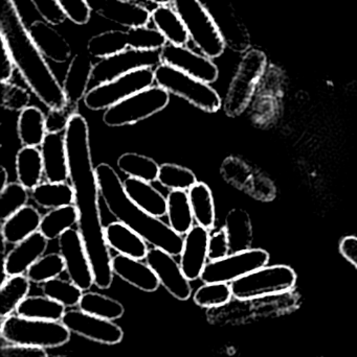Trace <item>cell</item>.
<instances>
[{
	"mask_svg": "<svg viewBox=\"0 0 357 357\" xmlns=\"http://www.w3.org/2000/svg\"><path fill=\"white\" fill-rule=\"evenodd\" d=\"M64 136L68 155L69 180L75 190V204L79 212L78 230L89 258L94 285L100 289H108L115 276L112 257L101 220L100 187L92 165L89 127L86 119L79 113L71 115Z\"/></svg>",
	"mask_w": 357,
	"mask_h": 357,
	"instance_id": "obj_1",
	"label": "cell"
},
{
	"mask_svg": "<svg viewBox=\"0 0 357 357\" xmlns=\"http://www.w3.org/2000/svg\"><path fill=\"white\" fill-rule=\"evenodd\" d=\"M0 36L15 67L40 102L48 109L65 108L63 87L29 35L14 0H0Z\"/></svg>",
	"mask_w": 357,
	"mask_h": 357,
	"instance_id": "obj_2",
	"label": "cell"
},
{
	"mask_svg": "<svg viewBox=\"0 0 357 357\" xmlns=\"http://www.w3.org/2000/svg\"><path fill=\"white\" fill-rule=\"evenodd\" d=\"M96 173L101 197L117 222L129 227L153 248L163 250L173 256L182 254V235L133 203L124 190L123 182L111 165L101 163L96 167Z\"/></svg>",
	"mask_w": 357,
	"mask_h": 357,
	"instance_id": "obj_3",
	"label": "cell"
},
{
	"mask_svg": "<svg viewBox=\"0 0 357 357\" xmlns=\"http://www.w3.org/2000/svg\"><path fill=\"white\" fill-rule=\"evenodd\" d=\"M0 333L2 340L8 344L43 349L65 345L68 343L71 335L62 322L35 320L18 314H10L2 319Z\"/></svg>",
	"mask_w": 357,
	"mask_h": 357,
	"instance_id": "obj_4",
	"label": "cell"
},
{
	"mask_svg": "<svg viewBox=\"0 0 357 357\" xmlns=\"http://www.w3.org/2000/svg\"><path fill=\"white\" fill-rule=\"evenodd\" d=\"M173 8L186 25L190 39L207 58L224 54L226 42L213 15L199 0H173Z\"/></svg>",
	"mask_w": 357,
	"mask_h": 357,
	"instance_id": "obj_5",
	"label": "cell"
},
{
	"mask_svg": "<svg viewBox=\"0 0 357 357\" xmlns=\"http://www.w3.org/2000/svg\"><path fill=\"white\" fill-rule=\"evenodd\" d=\"M155 83L169 93L184 98L203 112L216 113L222 100L210 84L199 81L169 65L159 64L154 69Z\"/></svg>",
	"mask_w": 357,
	"mask_h": 357,
	"instance_id": "obj_6",
	"label": "cell"
},
{
	"mask_svg": "<svg viewBox=\"0 0 357 357\" xmlns=\"http://www.w3.org/2000/svg\"><path fill=\"white\" fill-rule=\"evenodd\" d=\"M266 65L268 58L261 50H249L243 56L224 100V110L228 117L240 116L247 110L265 73Z\"/></svg>",
	"mask_w": 357,
	"mask_h": 357,
	"instance_id": "obj_7",
	"label": "cell"
},
{
	"mask_svg": "<svg viewBox=\"0 0 357 357\" xmlns=\"http://www.w3.org/2000/svg\"><path fill=\"white\" fill-rule=\"evenodd\" d=\"M297 274L285 264L263 266L251 274L231 283L233 297L237 300H251L268 296L282 295L295 289Z\"/></svg>",
	"mask_w": 357,
	"mask_h": 357,
	"instance_id": "obj_8",
	"label": "cell"
},
{
	"mask_svg": "<svg viewBox=\"0 0 357 357\" xmlns=\"http://www.w3.org/2000/svg\"><path fill=\"white\" fill-rule=\"evenodd\" d=\"M167 39L156 29L138 26L128 31H109L94 36L87 44V52L94 58L104 59L128 48L161 50Z\"/></svg>",
	"mask_w": 357,
	"mask_h": 357,
	"instance_id": "obj_9",
	"label": "cell"
},
{
	"mask_svg": "<svg viewBox=\"0 0 357 357\" xmlns=\"http://www.w3.org/2000/svg\"><path fill=\"white\" fill-rule=\"evenodd\" d=\"M169 102V92L159 86H152L107 109L103 121L111 128L134 125L161 112Z\"/></svg>",
	"mask_w": 357,
	"mask_h": 357,
	"instance_id": "obj_10",
	"label": "cell"
},
{
	"mask_svg": "<svg viewBox=\"0 0 357 357\" xmlns=\"http://www.w3.org/2000/svg\"><path fill=\"white\" fill-rule=\"evenodd\" d=\"M155 82L152 68H142L122 75L113 81L92 87L84 98L89 110H107L133 94L152 87Z\"/></svg>",
	"mask_w": 357,
	"mask_h": 357,
	"instance_id": "obj_11",
	"label": "cell"
},
{
	"mask_svg": "<svg viewBox=\"0 0 357 357\" xmlns=\"http://www.w3.org/2000/svg\"><path fill=\"white\" fill-rule=\"evenodd\" d=\"M220 175L228 184L252 199L270 203L277 197V186L272 178L240 157H226L220 167Z\"/></svg>",
	"mask_w": 357,
	"mask_h": 357,
	"instance_id": "obj_12",
	"label": "cell"
},
{
	"mask_svg": "<svg viewBox=\"0 0 357 357\" xmlns=\"http://www.w3.org/2000/svg\"><path fill=\"white\" fill-rule=\"evenodd\" d=\"M270 253L263 249L230 254L224 259L207 262L201 279L203 283H231L268 266Z\"/></svg>",
	"mask_w": 357,
	"mask_h": 357,
	"instance_id": "obj_13",
	"label": "cell"
},
{
	"mask_svg": "<svg viewBox=\"0 0 357 357\" xmlns=\"http://www.w3.org/2000/svg\"><path fill=\"white\" fill-rule=\"evenodd\" d=\"M161 64V50L128 48L124 52L101 59L94 64L92 83L94 87L113 81L122 75L142 68H153Z\"/></svg>",
	"mask_w": 357,
	"mask_h": 357,
	"instance_id": "obj_14",
	"label": "cell"
},
{
	"mask_svg": "<svg viewBox=\"0 0 357 357\" xmlns=\"http://www.w3.org/2000/svg\"><path fill=\"white\" fill-rule=\"evenodd\" d=\"M59 249L69 280L83 291L94 284V273L79 230L69 229L59 237Z\"/></svg>",
	"mask_w": 357,
	"mask_h": 357,
	"instance_id": "obj_15",
	"label": "cell"
},
{
	"mask_svg": "<svg viewBox=\"0 0 357 357\" xmlns=\"http://www.w3.org/2000/svg\"><path fill=\"white\" fill-rule=\"evenodd\" d=\"M71 333L104 345H117L124 337V331L113 321L105 320L81 310H67L61 320Z\"/></svg>",
	"mask_w": 357,
	"mask_h": 357,
	"instance_id": "obj_16",
	"label": "cell"
},
{
	"mask_svg": "<svg viewBox=\"0 0 357 357\" xmlns=\"http://www.w3.org/2000/svg\"><path fill=\"white\" fill-rule=\"evenodd\" d=\"M161 59L163 64L174 67L207 84L217 81L219 75V70L211 59L196 54L186 46L167 43L161 50Z\"/></svg>",
	"mask_w": 357,
	"mask_h": 357,
	"instance_id": "obj_17",
	"label": "cell"
},
{
	"mask_svg": "<svg viewBox=\"0 0 357 357\" xmlns=\"http://www.w3.org/2000/svg\"><path fill=\"white\" fill-rule=\"evenodd\" d=\"M146 262L156 274L161 284L180 301H187L192 295L190 280L182 272L174 256L163 250L152 248L146 256Z\"/></svg>",
	"mask_w": 357,
	"mask_h": 357,
	"instance_id": "obj_18",
	"label": "cell"
},
{
	"mask_svg": "<svg viewBox=\"0 0 357 357\" xmlns=\"http://www.w3.org/2000/svg\"><path fill=\"white\" fill-rule=\"evenodd\" d=\"M210 230L203 227L193 226L184 238L180 254V266L190 281L201 279L209 259Z\"/></svg>",
	"mask_w": 357,
	"mask_h": 357,
	"instance_id": "obj_19",
	"label": "cell"
},
{
	"mask_svg": "<svg viewBox=\"0 0 357 357\" xmlns=\"http://www.w3.org/2000/svg\"><path fill=\"white\" fill-rule=\"evenodd\" d=\"M90 8L103 18L108 19L122 26H146L151 13L145 6L126 0H87Z\"/></svg>",
	"mask_w": 357,
	"mask_h": 357,
	"instance_id": "obj_20",
	"label": "cell"
},
{
	"mask_svg": "<svg viewBox=\"0 0 357 357\" xmlns=\"http://www.w3.org/2000/svg\"><path fill=\"white\" fill-rule=\"evenodd\" d=\"M48 245V239L40 231L17 243L4 259V275L10 277L27 274L31 266L44 256Z\"/></svg>",
	"mask_w": 357,
	"mask_h": 357,
	"instance_id": "obj_21",
	"label": "cell"
},
{
	"mask_svg": "<svg viewBox=\"0 0 357 357\" xmlns=\"http://www.w3.org/2000/svg\"><path fill=\"white\" fill-rule=\"evenodd\" d=\"M94 67L89 52H81L73 56L67 69L62 85L63 91L66 96V107L75 112L79 102L87 94L88 86L92 83Z\"/></svg>",
	"mask_w": 357,
	"mask_h": 357,
	"instance_id": "obj_22",
	"label": "cell"
},
{
	"mask_svg": "<svg viewBox=\"0 0 357 357\" xmlns=\"http://www.w3.org/2000/svg\"><path fill=\"white\" fill-rule=\"evenodd\" d=\"M44 175L48 182L63 183L69 178L68 155L65 136L46 134L41 144Z\"/></svg>",
	"mask_w": 357,
	"mask_h": 357,
	"instance_id": "obj_23",
	"label": "cell"
},
{
	"mask_svg": "<svg viewBox=\"0 0 357 357\" xmlns=\"http://www.w3.org/2000/svg\"><path fill=\"white\" fill-rule=\"evenodd\" d=\"M112 271L122 280L145 293H154L161 284L148 264L122 254L112 257Z\"/></svg>",
	"mask_w": 357,
	"mask_h": 357,
	"instance_id": "obj_24",
	"label": "cell"
},
{
	"mask_svg": "<svg viewBox=\"0 0 357 357\" xmlns=\"http://www.w3.org/2000/svg\"><path fill=\"white\" fill-rule=\"evenodd\" d=\"M29 35L44 56L56 63L67 62L71 48L68 42L46 21H35L29 27Z\"/></svg>",
	"mask_w": 357,
	"mask_h": 357,
	"instance_id": "obj_25",
	"label": "cell"
},
{
	"mask_svg": "<svg viewBox=\"0 0 357 357\" xmlns=\"http://www.w3.org/2000/svg\"><path fill=\"white\" fill-rule=\"evenodd\" d=\"M105 239L110 249L136 259H146L148 245L138 233L121 222H110L104 229Z\"/></svg>",
	"mask_w": 357,
	"mask_h": 357,
	"instance_id": "obj_26",
	"label": "cell"
},
{
	"mask_svg": "<svg viewBox=\"0 0 357 357\" xmlns=\"http://www.w3.org/2000/svg\"><path fill=\"white\" fill-rule=\"evenodd\" d=\"M124 190L138 207L155 218L167 215L168 202L163 193L140 178L129 177L123 182Z\"/></svg>",
	"mask_w": 357,
	"mask_h": 357,
	"instance_id": "obj_27",
	"label": "cell"
},
{
	"mask_svg": "<svg viewBox=\"0 0 357 357\" xmlns=\"http://www.w3.org/2000/svg\"><path fill=\"white\" fill-rule=\"evenodd\" d=\"M42 216L34 206H25L4 220L1 227L2 239L6 243L17 245L38 232Z\"/></svg>",
	"mask_w": 357,
	"mask_h": 357,
	"instance_id": "obj_28",
	"label": "cell"
},
{
	"mask_svg": "<svg viewBox=\"0 0 357 357\" xmlns=\"http://www.w3.org/2000/svg\"><path fill=\"white\" fill-rule=\"evenodd\" d=\"M230 241L231 254L252 249L254 241L253 224L247 210L234 208L228 212L224 225Z\"/></svg>",
	"mask_w": 357,
	"mask_h": 357,
	"instance_id": "obj_29",
	"label": "cell"
},
{
	"mask_svg": "<svg viewBox=\"0 0 357 357\" xmlns=\"http://www.w3.org/2000/svg\"><path fill=\"white\" fill-rule=\"evenodd\" d=\"M151 19L156 29H159L168 43L184 46L188 43L190 36L186 25L180 15L169 6H159L151 12Z\"/></svg>",
	"mask_w": 357,
	"mask_h": 357,
	"instance_id": "obj_30",
	"label": "cell"
},
{
	"mask_svg": "<svg viewBox=\"0 0 357 357\" xmlns=\"http://www.w3.org/2000/svg\"><path fill=\"white\" fill-rule=\"evenodd\" d=\"M17 133L23 146H41L48 134L43 112L33 106H29L21 111L17 123Z\"/></svg>",
	"mask_w": 357,
	"mask_h": 357,
	"instance_id": "obj_31",
	"label": "cell"
},
{
	"mask_svg": "<svg viewBox=\"0 0 357 357\" xmlns=\"http://www.w3.org/2000/svg\"><path fill=\"white\" fill-rule=\"evenodd\" d=\"M16 174L18 182L29 190L41 183L44 174L41 151L31 146H23L16 156Z\"/></svg>",
	"mask_w": 357,
	"mask_h": 357,
	"instance_id": "obj_32",
	"label": "cell"
},
{
	"mask_svg": "<svg viewBox=\"0 0 357 357\" xmlns=\"http://www.w3.org/2000/svg\"><path fill=\"white\" fill-rule=\"evenodd\" d=\"M66 307L46 296H27L16 310V314L35 320L61 322Z\"/></svg>",
	"mask_w": 357,
	"mask_h": 357,
	"instance_id": "obj_33",
	"label": "cell"
},
{
	"mask_svg": "<svg viewBox=\"0 0 357 357\" xmlns=\"http://www.w3.org/2000/svg\"><path fill=\"white\" fill-rule=\"evenodd\" d=\"M31 199L44 209H57L75 204V190L66 183H40L31 190Z\"/></svg>",
	"mask_w": 357,
	"mask_h": 357,
	"instance_id": "obj_34",
	"label": "cell"
},
{
	"mask_svg": "<svg viewBox=\"0 0 357 357\" xmlns=\"http://www.w3.org/2000/svg\"><path fill=\"white\" fill-rule=\"evenodd\" d=\"M215 21L226 45L232 48L234 52H243L249 50L251 44L249 31L239 16H237L232 6L226 8V12L219 18L215 19Z\"/></svg>",
	"mask_w": 357,
	"mask_h": 357,
	"instance_id": "obj_35",
	"label": "cell"
},
{
	"mask_svg": "<svg viewBox=\"0 0 357 357\" xmlns=\"http://www.w3.org/2000/svg\"><path fill=\"white\" fill-rule=\"evenodd\" d=\"M189 199L197 225L212 230L215 226L216 211L213 193L205 183L197 182L189 189Z\"/></svg>",
	"mask_w": 357,
	"mask_h": 357,
	"instance_id": "obj_36",
	"label": "cell"
},
{
	"mask_svg": "<svg viewBox=\"0 0 357 357\" xmlns=\"http://www.w3.org/2000/svg\"><path fill=\"white\" fill-rule=\"evenodd\" d=\"M167 202L169 226L178 234H187L192 229L195 220L189 193L182 190H172L168 195Z\"/></svg>",
	"mask_w": 357,
	"mask_h": 357,
	"instance_id": "obj_37",
	"label": "cell"
},
{
	"mask_svg": "<svg viewBox=\"0 0 357 357\" xmlns=\"http://www.w3.org/2000/svg\"><path fill=\"white\" fill-rule=\"evenodd\" d=\"M31 281L24 275L6 277L0 287V317L14 314L21 302L29 296Z\"/></svg>",
	"mask_w": 357,
	"mask_h": 357,
	"instance_id": "obj_38",
	"label": "cell"
},
{
	"mask_svg": "<svg viewBox=\"0 0 357 357\" xmlns=\"http://www.w3.org/2000/svg\"><path fill=\"white\" fill-rule=\"evenodd\" d=\"M79 222V212L75 205L64 206L50 210L42 218L40 232L48 239L59 238L63 233Z\"/></svg>",
	"mask_w": 357,
	"mask_h": 357,
	"instance_id": "obj_39",
	"label": "cell"
},
{
	"mask_svg": "<svg viewBox=\"0 0 357 357\" xmlns=\"http://www.w3.org/2000/svg\"><path fill=\"white\" fill-rule=\"evenodd\" d=\"M78 307L86 314L109 321L121 319L125 314L123 304L117 300L94 291L84 293Z\"/></svg>",
	"mask_w": 357,
	"mask_h": 357,
	"instance_id": "obj_40",
	"label": "cell"
},
{
	"mask_svg": "<svg viewBox=\"0 0 357 357\" xmlns=\"http://www.w3.org/2000/svg\"><path fill=\"white\" fill-rule=\"evenodd\" d=\"M117 167L129 177L140 178L146 182L157 181L159 165L150 157L136 153H125L117 159Z\"/></svg>",
	"mask_w": 357,
	"mask_h": 357,
	"instance_id": "obj_41",
	"label": "cell"
},
{
	"mask_svg": "<svg viewBox=\"0 0 357 357\" xmlns=\"http://www.w3.org/2000/svg\"><path fill=\"white\" fill-rule=\"evenodd\" d=\"M42 293L66 308H73L79 306L84 291L71 280H63L58 277L44 282L42 284Z\"/></svg>",
	"mask_w": 357,
	"mask_h": 357,
	"instance_id": "obj_42",
	"label": "cell"
},
{
	"mask_svg": "<svg viewBox=\"0 0 357 357\" xmlns=\"http://www.w3.org/2000/svg\"><path fill=\"white\" fill-rule=\"evenodd\" d=\"M228 283H205L193 296L197 305L203 308H219L228 305L233 299Z\"/></svg>",
	"mask_w": 357,
	"mask_h": 357,
	"instance_id": "obj_43",
	"label": "cell"
},
{
	"mask_svg": "<svg viewBox=\"0 0 357 357\" xmlns=\"http://www.w3.org/2000/svg\"><path fill=\"white\" fill-rule=\"evenodd\" d=\"M157 181L171 190H189L197 181L196 175L191 169L173 163H163L159 167Z\"/></svg>",
	"mask_w": 357,
	"mask_h": 357,
	"instance_id": "obj_44",
	"label": "cell"
},
{
	"mask_svg": "<svg viewBox=\"0 0 357 357\" xmlns=\"http://www.w3.org/2000/svg\"><path fill=\"white\" fill-rule=\"evenodd\" d=\"M65 271V262L61 254L50 253L42 256L31 266L27 277L31 283L43 284L46 281L58 278Z\"/></svg>",
	"mask_w": 357,
	"mask_h": 357,
	"instance_id": "obj_45",
	"label": "cell"
},
{
	"mask_svg": "<svg viewBox=\"0 0 357 357\" xmlns=\"http://www.w3.org/2000/svg\"><path fill=\"white\" fill-rule=\"evenodd\" d=\"M29 189L19 182L8 183L0 191V220H8L13 214L27 206Z\"/></svg>",
	"mask_w": 357,
	"mask_h": 357,
	"instance_id": "obj_46",
	"label": "cell"
},
{
	"mask_svg": "<svg viewBox=\"0 0 357 357\" xmlns=\"http://www.w3.org/2000/svg\"><path fill=\"white\" fill-rule=\"evenodd\" d=\"M31 96L24 88L15 84L1 83V105L6 110L21 112L29 107Z\"/></svg>",
	"mask_w": 357,
	"mask_h": 357,
	"instance_id": "obj_47",
	"label": "cell"
},
{
	"mask_svg": "<svg viewBox=\"0 0 357 357\" xmlns=\"http://www.w3.org/2000/svg\"><path fill=\"white\" fill-rule=\"evenodd\" d=\"M62 10L75 24L83 25L89 21L92 8L87 0H58Z\"/></svg>",
	"mask_w": 357,
	"mask_h": 357,
	"instance_id": "obj_48",
	"label": "cell"
},
{
	"mask_svg": "<svg viewBox=\"0 0 357 357\" xmlns=\"http://www.w3.org/2000/svg\"><path fill=\"white\" fill-rule=\"evenodd\" d=\"M40 16L52 25L62 24L67 18L58 0H31Z\"/></svg>",
	"mask_w": 357,
	"mask_h": 357,
	"instance_id": "obj_49",
	"label": "cell"
},
{
	"mask_svg": "<svg viewBox=\"0 0 357 357\" xmlns=\"http://www.w3.org/2000/svg\"><path fill=\"white\" fill-rule=\"evenodd\" d=\"M77 112L68 107L63 109H50L45 116L46 132L48 134H59L66 131L71 115Z\"/></svg>",
	"mask_w": 357,
	"mask_h": 357,
	"instance_id": "obj_50",
	"label": "cell"
},
{
	"mask_svg": "<svg viewBox=\"0 0 357 357\" xmlns=\"http://www.w3.org/2000/svg\"><path fill=\"white\" fill-rule=\"evenodd\" d=\"M230 254V241H228V232L224 227L210 235L209 260L210 261H216V260L224 259Z\"/></svg>",
	"mask_w": 357,
	"mask_h": 357,
	"instance_id": "obj_51",
	"label": "cell"
},
{
	"mask_svg": "<svg viewBox=\"0 0 357 357\" xmlns=\"http://www.w3.org/2000/svg\"><path fill=\"white\" fill-rule=\"evenodd\" d=\"M1 357H48L43 348L8 344L1 348Z\"/></svg>",
	"mask_w": 357,
	"mask_h": 357,
	"instance_id": "obj_52",
	"label": "cell"
},
{
	"mask_svg": "<svg viewBox=\"0 0 357 357\" xmlns=\"http://www.w3.org/2000/svg\"><path fill=\"white\" fill-rule=\"evenodd\" d=\"M340 252L346 260L357 268V237L345 236L340 243Z\"/></svg>",
	"mask_w": 357,
	"mask_h": 357,
	"instance_id": "obj_53",
	"label": "cell"
},
{
	"mask_svg": "<svg viewBox=\"0 0 357 357\" xmlns=\"http://www.w3.org/2000/svg\"><path fill=\"white\" fill-rule=\"evenodd\" d=\"M15 64L8 52V48L1 42V73H0V82L8 83L12 79L14 73Z\"/></svg>",
	"mask_w": 357,
	"mask_h": 357,
	"instance_id": "obj_54",
	"label": "cell"
},
{
	"mask_svg": "<svg viewBox=\"0 0 357 357\" xmlns=\"http://www.w3.org/2000/svg\"><path fill=\"white\" fill-rule=\"evenodd\" d=\"M8 184V171L6 167H0V191Z\"/></svg>",
	"mask_w": 357,
	"mask_h": 357,
	"instance_id": "obj_55",
	"label": "cell"
},
{
	"mask_svg": "<svg viewBox=\"0 0 357 357\" xmlns=\"http://www.w3.org/2000/svg\"><path fill=\"white\" fill-rule=\"evenodd\" d=\"M151 1L159 4V6H168V4H169L170 2L173 1V0H151Z\"/></svg>",
	"mask_w": 357,
	"mask_h": 357,
	"instance_id": "obj_56",
	"label": "cell"
},
{
	"mask_svg": "<svg viewBox=\"0 0 357 357\" xmlns=\"http://www.w3.org/2000/svg\"><path fill=\"white\" fill-rule=\"evenodd\" d=\"M126 1H132V0H126Z\"/></svg>",
	"mask_w": 357,
	"mask_h": 357,
	"instance_id": "obj_57",
	"label": "cell"
}]
</instances>
